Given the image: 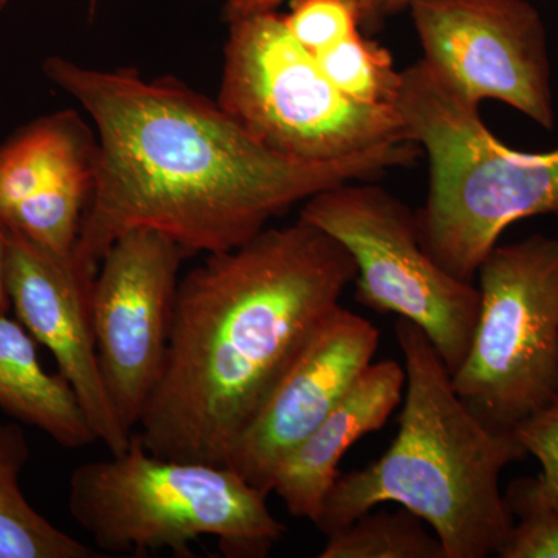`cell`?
<instances>
[{"label":"cell","instance_id":"cell-14","mask_svg":"<svg viewBox=\"0 0 558 558\" xmlns=\"http://www.w3.org/2000/svg\"><path fill=\"white\" fill-rule=\"evenodd\" d=\"M405 368L395 360L371 363L329 416L279 465L271 483L290 515L317 521L340 476L341 458L357 440L379 432L402 402Z\"/></svg>","mask_w":558,"mask_h":558},{"label":"cell","instance_id":"cell-24","mask_svg":"<svg viewBox=\"0 0 558 558\" xmlns=\"http://www.w3.org/2000/svg\"><path fill=\"white\" fill-rule=\"evenodd\" d=\"M411 2H413V0H380L381 17H384L385 21L389 16H395V14L407 11Z\"/></svg>","mask_w":558,"mask_h":558},{"label":"cell","instance_id":"cell-4","mask_svg":"<svg viewBox=\"0 0 558 558\" xmlns=\"http://www.w3.org/2000/svg\"><path fill=\"white\" fill-rule=\"evenodd\" d=\"M395 108L428 159L418 234L444 270L473 282L510 226L558 218V148H509L481 120L480 106L464 100L424 60L402 70Z\"/></svg>","mask_w":558,"mask_h":558},{"label":"cell","instance_id":"cell-3","mask_svg":"<svg viewBox=\"0 0 558 558\" xmlns=\"http://www.w3.org/2000/svg\"><path fill=\"white\" fill-rule=\"evenodd\" d=\"M395 333L407 374L398 435L377 461L340 473L315 527L329 535L398 502L427 523L447 558L498 556L513 524L499 480L526 451L515 433L488 428L458 398L424 330L398 317Z\"/></svg>","mask_w":558,"mask_h":558},{"label":"cell","instance_id":"cell-18","mask_svg":"<svg viewBox=\"0 0 558 558\" xmlns=\"http://www.w3.org/2000/svg\"><path fill=\"white\" fill-rule=\"evenodd\" d=\"M315 57L330 83L351 100L366 106H395L398 100L402 70L396 69L389 50L362 31Z\"/></svg>","mask_w":558,"mask_h":558},{"label":"cell","instance_id":"cell-12","mask_svg":"<svg viewBox=\"0 0 558 558\" xmlns=\"http://www.w3.org/2000/svg\"><path fill=\"white\" fill-rule=\"evenodd\" d=\"M379 339L369 319L337 307L241 433L227 465L270 495L281 462L351 391L373 363Z\"/></svg>","mask_w":558,"mask_h":558},{"label":"cell","instance_id":"cell-13","mask_svg":"<svg viewBox=\"0 0 558 558\" xmlns=\"http://www.w3.org/2000/svg\"><path fill=\"white\" fill-rule=\"evenodd\" d=\"M95 160V131L73 110L14 132L0 145V227L70 255L94 189Z\"/></svg>","mask_w":558,"mask_h":558},{"label":"cell","instance_id":"cell-15","mask_svg":"<svg viewBox=\"0 0 558 558\" xmlns=\"http://www.w3.org/2000/svg\"><path fill=\"white\" fill-rule=\"evenodd\" d=\"M0 410L65 449L97 442L68 380L44 368L38 341L9 314L0 315Z\"/></svg>","mask_w":558,"mask_h":558},{"label":"cell","instance_id":"cell-11","mask_svg":"<svg viewBox=\"0 0 558 558\" xmlns=\"http://www.w3.org/2000/svg\"><path fill=\"white\" fill-rule=\"evenodd\" d=\"M95 275L97 270L81 266L73 253L58 255L21 234L7 233L11 310L57 360L58 373L75 392L97 442L119 454L130 447L134 433L121 424L101 376L92 322Z\"/></svg>","mask_w":558,"mask_h":558},{"label":"cell","instance_id":"cell-10","mask_svg":"<svg viewBox=\"0 0 558 558\" xmlns=\"http://www.w3.org/2000/svg\"><path fill=\"white\" fill-rule=\"evenodd\" d=\"M185 256L159 231L134 230L110 245L95 275L98 362L113 410L131 433L163 369Z\"/></svg>","mask_w":558,"mask_h":558},{"label":"cell","instance_id":"cell-1","mask_svg":"<svg viewBox=\"0 0 558 558\" xmlns=\"http://www.w3.org/2000/svg\"><path fill=\"white\" fill-rule=\"evenodd\" d=\"M47 78L78 101L97 137L94 189L73 248L98 270L134 230H154L189 255L229 252L315 194L411 167L413 140L329 163L278 156L242 130L218 101L172 78L134 69L87 68L47 58Z\"/></svg>","mask_w":558,"mask_h":558},{"label":"cell","instance_id":"cell-25","mask_svg":"<svg viewBox=\"0 0 558 558\" xmlns=\"http://www.w3.org/2000/svg\"><path fill=\"white\" fill-rule=\"evenodd\" d=\"M101 0H89V7L92 13H94L95 10L98 9V5H100Z\"/></svg>","mask_w":558,"mask_h":558},{"label":"cell","instance_id":"cell-21","mask_svg":"<svg viewBox=\"0 0 558 558\" xmlns=\"http://www.w3.org/2000/svg\"><path fill=\"white\" fill-rule=\"evenodd\" d=\"M526 454L542 465L534 478L535 490L546 505L558 509V396L545 409L513 429Z\"/></svg>","mask_w":558,"mask_h":558},{"label":"cell","instance_id":"cell-16","mask_svg":"<svg viewBox=\"0 0 558 558\" xmlns=\"http://www.w3.org/2000/svg\"><path fill=\"white\" fill-rule=\"evenodd\" d=\"M32 450L21 422L0 424V558H101L33 508L21 487Z\"/></svg>","mask_w":558,"mask_h":558},{"label":"cell","instance_id":"cell-8","mask_svg":"<svg viewBox=\"0 0 558 558\" xmlns=\"http://www.w3.org/2000/svg\"><path fill=\"white\" fill-rule=\"evenodd\" d=\"M300 218L351 253L355 300L417 325L453 376L472 343L480 290L444 270L422 247L416 211L363 180L315 194L304 202Z\"/></svg>","mask_w":558,"mask_h":558},{"label":"cell","instance_id":"cell-20","mask_svg":"<svg viewBox=\"0 0 558 558\" xmlns=\"http://www.w3.org/2000/svg\"><path fill=\"white\" fill-rule=\"evenodd\" d=\"M286 27L311 53L337 46L362 31L363 10L360 0H290Z\"/></svg>","mask_w":558,"mask_h":558},{"label":"cell","instance_id":"cell-7","mask_svg":"<svg viewBox=\"0 0 558 558\" xmlns=\"http://www.w3.org/2000/svg\"><path fill=\"white\" fill-rule=\"evenodd\" d=\"M480 312L451 385L497 432H513L558 396V238L497 244L476 271Z\"/></svg>","mask_w":558,"mask_h":558},{"label":"cell","instance_id":"cell-2","mask_svg":"<svg viewBox=\"0 0 558 558\" xmlns=\"http://www.w3.org/2000/svg\"><path fill=\"white\" fill-rule=\"evenodd\" d=\"M355 274L351 253L303 218L207 255L179 281L167 359L137 427L146 449L227 465Z\"/></svg>","mask_w":558,"mask_h":558},{"label":"cell","instance_id":"cell-22","mask_svg":"<svg viewBox=\"0 0 558 558\" xmlns=\"http://www.w3.org/2000/svg\"><path fill=\"white\" fill-rule=\"evenodd\" d=\"M286 0H226L223 7V16L226 21H233L236 17L247 16V14L260 13V11L277 10ZM363 10V27H380L384 17H381L380 0H360Z\"/></svg>","mask_w":558,"mask_h":558},{"label":"cell","instance_id":"cell-26","mask_svg":"<svg viewBox=\"0 0 558 558\" xmlns=\"http://www.w3.org/2000/svg\"><path fill=\"white\" fill-rule=\"evenodd\" d=\"M10 0H0V11L5 9L7 5H9Z\"/></svg>","mask_w":558,"mask_h":558},{"label":"cell","instance_id":"cell-6","mask_svg":"<svg viewBox=\"0 0 558 558\" xmlns=\"http://www.w3.org/2000/svg\"><path fill=\"white\" fill-rule=\"evenodd\" d=\"M218 105L286 159L329 163L410 140L395 106L341 94L277 11L229 21Z\"/></svg>","mask_w":558,"mask_h":558},{"label":"cell","instance_id":"cell-23","mask_svg":"<svg viewBox=\"0 0 558 558\" xmlns=\"http://www.w3.org/2000/svg\"><path fill=\"white\" fill-rule=\"evenodd\" d=\"M7 233L5 230L0 227V315L9 314L11 311V304L9 299V292H7Z\"/></svg>","mask_w":558,"mask_h":558},{"label":"cell","instance_id":"cell-5","mask_svg":"<svg viewBox=\"0 0 558 558\" xmlns=\"http://www.w3.org/2000/svg\"><path fill=\"white\" fill-rule=\"evenodd\" d=\"M267 497L230 465L157 457L135 433L121 453L73 470L68 506L102 556L190 557L193 543L211 537L226 557L264 558L286 534Z\"/></svg>","mask_w":558,"mask_h":558},{"label":"cell","instance_id":"cell-9","mask_svg":"<svg viewBox=\"0 0 558 558\" xmlns=\"http://www.w3.org/2000/svg\"><path fill=\"white\" fill-rule=\"evenodd\" d=\"M429 68L480 106L495 100L554 130L548 33L527 0H413L409 9Z\"/></svg>","mask_w":558,"mask_h":558},{"label":"cell","instance_id":"cell-19","mask_svg":"<svg viewBox=\"0 0 558 558\" xmlns=\"http://www.w3.org/2000/svg\"><path fill=\"white\" fill-rule=\"evenodd\" d=\"M513 524L499 558H558V509L546 505L534 478L524 476L505 494Z\"/></svg>","mask_w":558,"mask_h":558},{"label":"cell","instance_id":"cell-17","mask_svg":"<svg viewBox=\"0 0 558 558\" xmlns=\"http://www.w3.org/2000/svg\"><path fill=\"white\" fill-rule=\"evenodd\" d=\"M416 513L402 508L369 510L326 535L319 558H447L442 543Z\"/></svg>","mask_w":558,"mask_h":558}]
</instances>
